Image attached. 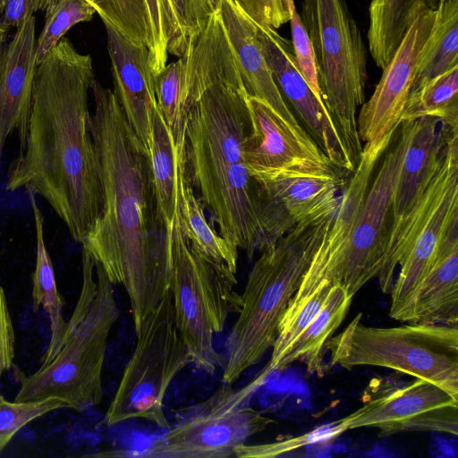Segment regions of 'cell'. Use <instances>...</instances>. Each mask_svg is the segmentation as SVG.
Instances as JSON below:
<instances>
[{
    "mask_svg": "<svg viewBox=\"0 0 458 458\" xmlns=\"http://www.w3.org/2000/svg\"><path fill=\"white\" fill-rule=\"evenodd\" d=\"M90 89L102 208L81 244L126 290L137 334L169 290L174 226L158 213L147 149L114 92L95 78Z\"/></svg>",
    "mask_w": 458,
    "mask_h": 458,
    "instance_id": "6da1fadb",
    "label": "cell"
},
{
    "mask_svg": "<svg viewBox=\"0 0 458 458\" xmlns=\"http://www.w3.org/2000/svg\"><path fill=\"white\" fill-rule=\"evenodd\" d=\"M93 80L90 55L66 38L39 62L25 136L5 186L43 197L81 243L102 208L89 109Z\"/></svg>",
    "mask_w": 458,
    "mask_h": 458,
    "instance_id": "7a4b0ae2",
    "label": "cell"
},
{
    "mask_svg": "<svg viewBox=\"0 0 458 458\" xmlns=\"http://www.w3.org/2000/svg\"><path fill=\"white\" fill-rule=\"evenodd\" d=\"M207 82L186 129L188 179L219 233L250 259L263 249L256 181L244 157L250 131L248 95L219 18L203 30Z\"/></svg>",
    "mask_w": 458,
    "mask_h": 458,
    "instance_id": "3957f363",
    "label": "cell"
},
{
    "mask_svg": "<svg viewBox=\"0 0 458 458\" xmlns=\"http://www.w3.org/2000/svg\"><path fill=\"white\" fill-rule=\"evenodd\" d=\"M414 121H403L392 142L365 143L349 182L288 308L322 283L338 284L352 295L381 275L401 165Z\"/></svg>",
    "mask_w": 458,
    "mask_h": 458,
    "instance_id": "277c9868",
    "label": "cell"
},
{
    "mask_svg": "<svg viewBox=\"0 0 458 458\" xmlns=\"http://www.w3.org/2000/svg\"><path fill=\"white\" fill-rule=\"evenodd\" d=\"M82 284L55 355L33 374H20L15 402L57 398L84 411L103 398L102 371L107 340L119 318L113 284L82 248Z\"/></svg>",
    "mask_w": 458,
    "mask_h": 458,
    "instance_id": "5b68a950",
    "label": "cell"
},
{
    "mask_svg": "<svg viewBox=\"0 0 458 458\" xmlns=\"http://www.w3.org/2000/svg\"><path fill=\"white\" fill-rule=\"evenodd\" d=\"M335 212L298 224L260 252L242 294V308L225 341L223 383H234L272 348L278 325Z\"/></svg>",
    "mask_w": 458,
    "mask_h": 458,
    "instance_id": "8992f818",
    "label": "cell"
},
{
    "mask_svg": "<svg viewBox=\"0 0 458 458\" xmlns=\"http://www.w3.org/2000/svg\"><path fill=\"white\" fill-rule=\"evenodd\" d=\"M301 21L310 38L323 104L349 157L362 151L357 110L365 102L367 48L346 0H302Z\"/></svg>",
    "mask_w": 458,
    "mask_h": 458,
    "instance_id": "52a82bcc",
    "label": "cell"
},
{
    "mask_svg": "<svg viewBox=\"0 0 458 458\" xmlns=\"http://www.w3.org/2000/svg\"><path fill=\"white\" fill-rule=\"evenodd\" d=\"M358 314L327 342L331 365L383 367L440 386L458 399V328L409 323L371 327Z\"/></svg>",
    "mask_w": 458,
    "mask_h": 458,
    "instance_id": "ba28073f",
    "label": "cell"
},
{
    "mask_svg": "<svg viewBox=\"0 0 458 458\" xmlns=\"http://www.w3.org/2000/svg\"><path fill=\"white\" fill-rule=\"evenodd\" d=\"M236 284L235 273L226 264L208 257L186 240L177 213L169 290L190 361L209 374L224 365V358L215 349L214 335L224 330L231 314H238L242 308Z\"/></svg>",
    "mask_w": 458,
    "mask_h": 458,
    "instance_id": "9c48e42d",
    "label": "cell"
},
{
    "mask_svg": "<svg viewBox=\"0 0 458 458\" xmlns=\"http://www.w3.org/2000/svg\"><path fill=\"white\" fill-rule=\"evenodd\" d=\"M458 226V131L449 130L440 167L411 212L394 232L390 262L400 271L393 283L389 315L403 321L415 292L437 262L449 233Z\"/></svg>",
    "mask_w": 458,
    "mask_h": 458,
    "instance_id": "30bf717a",
    "label": "cell"
},
{
    "mask_svg": "<svg viewBox=\"0 0 458 458\" xmlns=\"http://www.w3.org/2000/svg\"><path fill=\"white\" fill-rule=\"evenodd\" d=\"M271 374L265 369L242 388L225 384L206 400L176 411L174 426L140 455L149 458H228L275 421L250 405Z\"/></svg>",
    "mask_w": 458,
    "mask_h": 458,
    "instance_id": "8fae6325",
    "label": "cell"
},
{
    "mask_svg": "<svg viewBox=\"0 0 458 458\" xmlns=\"http://www.w3.org/2000/svg\"><path fill=\"white\" fill-rule=\"evenodd\" d=\"M137 335L134 352L124 368L104 422L114 426L140 419L161 428L170 427L164 411L166 391L190 361L178 330L170 290Z\"/></svg>",
    "mask_w": 458,
    "mask_h": 458,
    "instance_id": "7c38bea8",
    "label": "cell"
},
{
    "mask_svg": "<svg viewBox=\"0 0 458 458\" xmlns=\"http://www.w3.org/2000/svg\"><path fill=\"white\" fill-rule=\"evenodd\" d=\"M245 101L250 131L244 157L255 180L339 171L309 134L297 131L266 102L249 95Z\"/></svg>",
    "mask_w": 458,
    "mask_h": 458,
    "instance_id": "4fadbf2b",
    "label": "cell"
},
{
    "mask_svg": "<svg viewBox=\"0 0 458 458\" xmlns=\"http://www.w3.org/2000/svg\"><path fill=\"white\" fill-rule=\"evenodd\" d=\"M346 430L378 428L384 435L404 431L458 434V399L432 382L416 378L406 386L366 402L339 420Z\"/></svg>",
    "mask_w": 458,
    "mask_h": 458,
    "instance_id": "5bb4252c",
    "label": "cell"
},
{
    "mask_svg": "<svg viewBox=\"0 0 458 458\" xmlns=\"http://www.w3.org/2000/svg\"><path fill=\"white\" fill-rule=\"evenodd\" d=\"M436 10L422 9L407 28L402 41L370 98L357 115L361 141L377 143L395 133L412 89L418 60L430 33Z\"/></svg>",
    "mask_w": 458,
    "mask_h": 458,
    "instance_id": "9a60e30c",
    "label": "cell"
},
{
    "mask_svg": "<svg viewBox=\"0 0 458 458\" xmlns=\"http://www.w3.org/2000/svg\"><path fill=\"white\" fill-rule=\"evenodd\" d=\"M253 24L257 40L275 81L305 131L337 170L352 173L356 165L345 150L324 104L302 76L292 42L272 27L254 21Z\"/></svg>",
    "mask_w": 458,
    "mask_h": 458,
    "instance_id": "2e32d148",
    "label": "cell"
},
{
    "mask_svg": "<svg viewBox=\"0 0 458 458\" xmlns=\"http://www.w3.org/2000/svg\"><path fill=\"white\" fill-rule=\"evenodd\" d=\"M255 181L263 233L262 250L298 224L334 212L345 185L338 172L297 174Z\"/></svg>",
    "mask_w": 458,
    "mask_h": 458,
    "instance_id": "e0dca14e",
    "label": "cell"
},
{
    "mask_svg": "<svg viewBox=\"0 0 458 458\" xmlns=\"http://www.w3.org/2000/svg\"><path fill=\"white\" fill-rule=\"evenodd\" d=\"M111 61L114 92L128 123L148 152L150 114L157 106L155 76L149 64L148 49L135 44L110 23L103 21Z\"/></svg>",
    "mask_w": 458,
    "mask_h": 458,
    "instance_id": "ac0fdd59",
    "label": "cell"
},
{
    "mask_svg": "<svg viewBox=\"0 0 458 458\" xmlns=\"http://www.w3.org/2000/svg\"><path fill=\"white\" fill-rule=\"evenodd\" d=\"M35 17L28 18L7 45L0 46V160L7 139L15 131L22 142L38 66Z\"/></svg>",
    "mask_w": 458,
    "mask_h": 458,
    "instance_id": "d6986e66",
    "label": "cell"
},
{
    "mask_svg": "<svg viewBox=\"0 0 458 458\" xmlns=\"http://www.w3.org/2000/svg\"><path fill=\"white\" fill-rule=\"evenodd\" d=\"M216 9L247 94L266 102L297 131L309 134L292 112L275 81L257 40L252 19L235 0H218Z\"/></svg>",
    "mask_w": 458,
    "mask_h": 458,
    "instance_id": "ffe728a7",
    "label": "cell"
},
{
    "mask_svg": "<svg viewBox=\"0 0 458 458\" xmlns=\"http://www.w3.org/2000/svg\"><path fill=\"white\" fill-rule=\"evenodd\" d=\"M449 130L434 117L414 121L394 189L389 231L411 212L438 171Z\"/></svg>",
    "mask_w": 458,
    "mask_h": 458,
    "instance_id": "44dd1931",
    "label": "cell"
},
{
    "mask_svg": "<svg viewBox=\"0 0 458 458\" xmlns=\"http://www.w3.org/2000/svg\"><path fill=\"white\" fill-rule=\"evenodd\" d=\"M403 322L457 327L458 227L445 239L437 262L415 292Z\"/></svg>",
    "mask_w": 458,
    "mask_h": 458,
    "instance_id": "7402d4cb",
    "label": "cell"
},
{
    "mask_svg": "<svg viewBox=\"0 0 458 458\" xmlns=\"http://www.w3.org/2000/svg\"><path fill=\"white\" fill-rule=\"evenodd\" d=\"M352 297L345 288L335 284L317 316L276 363L273 372L301 361L310 373L321 376L325 345L344 321Z\"/></svg>",
    "mask_w": 458,
    "mask_h": 458,
    "instance_id": "603a6c76",
    "label": "cell"
},
{
    "mask_svg": "<svg viewBox=\"0 0 458 458\" xmlns=\"http://www.w3.org/2000/svg\"><path fill=\"white\" fill-rule=\"evenodd\" d=\"M148 157L158 213L173 227L179 208L178 171L182 161L157 106L150 114Z\"/></svg>",
    "mask_w": 458,
    "mask_h": 458,
    "instance_id": "cb8c5ba5",
    "label": "cell"
},
{
    "mask_svg": "<svg viewBox=\"0 0 458 458\" xmlns=\"http://www.w3.org/2000/svg\"><path fill=\"white\" fill-rule=\"evenodd\" d=\"M439 0H371L369 6V52L384 69L416 15L425 8L437 9Z\"/></svg>",
    "mask_w": 458,
    "mask_h": 458,
    "instance_id": "d4e9b609",
    "label": "cell"
},
{
    "mask_svg": "<svg viewBox=\"0 0 458 458\" xmlns=\"http://www.w3.org/2000/svg\"><path fill=\"white\" fill-rule=\"evenodd\" d=\"M179 224L183 236L195 249L226 264L236 274L238 248L226 241L208 221L204 206L191 186L185 163L178 171Z\"/></svg>",
    "mask_w": 458,
    "mask_h": 458,
    "instance_id": "484cf974",
    "label": "cell"
},
{
    "mask_svg": "<svg viewBox=\"0 0 458 458\" xmlns=\"http://www.w3.org/2000/svg\"><path fill=\"white\" fill-rule=\"evenodd\" d=\"M29 192L37 239L36 266L32 275V299L36 308L42 306L47 311L51 329L50 341L41 360V364H44L58 352L65 334L66 321L63 317L64 301L57 290L52 260L45 244L44 217L37 205L34 193Z\"/></svg>",
    "mask_w": 458,
    "mask_h": 458,
    "instance_id": "4316f807",
    "label": "cell"
},
{
    "mask_svg": "<svg viewBox=\"0 0 458 458\" xmlns=\"http://www.w3.org/2000/svg\"><path fill=\"white\" fill-rule=\"evenodd\" d=\"M155 92L157 108L172 134L178 157L185 161L186 129L194 100L184 54L155 76Z\"/></svg>",
    "mask_w": 458,
    "mask_h": 458,
    "instance_id": "83f0119b",
    "label": "cell"
},
{
    "mask_svg": "<svg viewBox=\"0 0 458 458\" xmlns=\"http://www.w3.org/2000/svg\"><path fill=\"white\" fill-rule=\"evenodd\" d=\"M458 66V0L438 4L418 60L412 89Z\"/></svg>",
    "mask_w": 458,
    "mask_h": 458,
    "instance_id": "f1b7e54d",
    "label": "cell"
},
{
    "mask_svg": "<svg viewBox=\"0 0 458 458\" xmlns=\"http://www.w3.org/2000/svg\"><path fill=\"white\" fill-rule=\"evenodd\" d=\"M422 117L437 118L440 124L458 131V66L411 91L401 123Z\"/></svg>",
    "mask_w": 458,
    "mask_h": 458,
    "instance_id": "f546056e",
    "label": "cell"
},
{
    "mask_svg": "<svg viewBox=\"0 0 458 458\" xmlns=\"http://www.w3.org/2000/svg\"><path fill=\"white\" fill-rule=\"evenodd\" d=\"M149 25V64L157 75L167 64L168 55L182 56L187 47L171 0H143Z\"/></svg>",
    "mask_w": 458,
    "mask_h": 458,
    "instance_id": "4dcf8cb0",
    "label": "cell"
},
{
    "mask_svg": "<svg viewBox=\"0 0 458 458\" xmlns=\"http://www.w3.org/2000/svg\"><path fill=\"white\" fill-rule=\"evenodd\" d=\"M333 286L330 283L324 282L297 306L286 310L278 325L271 358L264 367L270 374L273 373V367L285 351L317 316Z\"/></svg>",
    "mask_w": 458,
    "mask_h": 458,
    "instance_id": "1f68e13d",
    "label": "cell"
},
{
    "mask_svg": "<svg viewBox=\"0 0 458 458\" xmlns=\"http://www.w3.org/2000/svg\"><path fill=\"white\" fill-rule=\"evenodd\" d=\"M46 11L45 25L36 42L38 64L72 26L90 21L97 13L87 0H54Z\"/></svg>",
    "mask_w": 458,
    "mask_h": 458,
    "instance_id": "d6a6232c",
    "label": "cell"
},
{
    "mask_svg": "<svg viewBox=\"0 0 458 458\" xmlns=\"http://www.w3.org/2000/svg\"><path fill=\"white\" fill-rule=\"evenodd\" d=\"M102 21L135 44L149 45V25L143 0H87Z\"/></svg>",
    "mask_w": 458,
    "mask_h": 458,
    "instance_id": "836d02e7",
    "label": "cell"
},
{
    "mask_svg": "<svg viewBox=\"0 0 458 458\" xmlns=\"http://www.w3.org/2000/svg\"><path fill=\"white\" fill-rule=\"evenodd\" d=\"M346 431L339 420L320 426L308 433L280 441L259 445H242L237 446L234 457L239 458H273L303 446L331 442Z\"/></svg>",
    "mask_w": 458,
    "mask_h": 458,
    "instance_id": "e575fe53",
    "label": "cell"
},
{
    "mask_svg": "<svg viewBox=\"0 0 458 458\" xmlns=\"http://www.w3.org/2000/svg\"><path fill=\"white\" fill-rule=\"evenodd\" d=\"M62 408H67V405L57 398L39 402H9L0 394V453L25 425Z\"/></svg>",
    "mask_w": 458,
    "mask_h": 458,
    "instance_id": "d590c367",
    "label": "cell"
},
{
    "mask_svg": "<svg viewBox=\"0 0 458 458\" xmlns=\"http://www.w3.org/2000/svg\"><path fill=\"white\" fill-rule=\"evenodd\" d=\"M286 4L290 14L288 22H290L291 27L292 45L298 66L318 99L323 103L318 83L315 53L310 38L301 21L294 1L286 0Z\"/></svg>",
    "mask_w": 458,
    "mask_h": 458,
    "instance_id": "8d00e7d4",
    "label": "cell"
},
{
    "mask_svg": "<svg viewBox=\"0 0 458 458\" xmlns=\"http://www.w3.org/2000/svg\"><path fill=\"white\" fill-rule=\"evenodd\" d=\"M218 0H171L182 35L188 44L190 38L199 34L210 15L216 12Z\"/></svg>",
    "mask_w": 458,
    "mask_h": 458,
    "instance_id": "74e56055",
    "label": "cell"
},
{
    "mask_svg": "<svg viewBox=\"0 0 458 458\" xmlns=\"http://www.w3.org/2000/svg\"><path fill=\"white\" fill-rule=\"evenodd\" d=\"M54 0H0L1 21L8 28L20 27L38 11L47 10Z\"/></svg>",
    "mask_w": 458,
    "mask_h": 458,
    "instance_id": "f35d334b",
    "label": "cell"
},
{
    "mask_svg": "<svg viewBox=\"0 0 458 458\" xmlns=\"http://www.w3.org/2000/svg\"><path fill=\"white\" fill-rule=\"evenodd\" d=\"M14 358V330L4 291L0 286V379L11 369Z\"/></svg>",
    "mask_w": 458,
    "mask_h": 458,
    "instance_id": "ab89813d",
    "label": "cell"
},
{
    "mask_svg": "<svg viewBox=\"0 0 458 458\" xmlns=\"http://www.w3.org/2000/svg\"><path fill=\"white\" fill-rule=\"evenodd\" d=\"M8 27H6L1 21H0V46L4 44V41L5 39L6 32L8 30Z\"/></svg>",
    "mask_w": 458,
    "mask_h": 458,
    "instance_id": "60d3db41",
    "label": "cell"
},
{
    "mask_svg": "<svg viewBox=\"0 0 458 458\" xmlns=\"http://www.w3.org/2000/svg\"><path fill=\"white\" fill-rule=\"evenodd\" d=\"M445 0H439V4H441V3L445 2Z\"/></svg>",
    "mask_w": 458,
    "mask_h": 458,
    "instance_id": "b9f144b4",
    "label": "cell"
}]
</instances>
